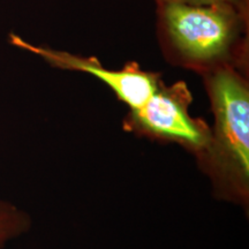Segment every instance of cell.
<instances>
[{"label":"cell","instance_id":"obj_1","mask_svg":"<svg viewBox=\"0 0 249 249\" xmlns=\"http://www.w3.org/2000/svg\"><path fill=\"white\" fill-rule=\"evenodd\" d=\"M156 27L170 62L200 74L222 66L245 71L248 12L230 5L157 4Z\"/></svg>","mask_w":249,"mask_h":249},{"label":"cell","instance_id":"obj_3","mask_svg":"<svg viewBox=\"0 0 249 249\" xmlns=\"http://www.w3.org/2000/svg\"><path fill=\"white\" fill-rule=\"evenodd\" d=\"M192 95L185 82L166 86L163 81L141 107L130 110L126 126L135 132L177 142L197 152L209 143L210 128L189 114Z\"/></svg>","mask_w":249,"mask_h":249},{"label":"cell","instance_id":"obj_5","mask_svg":"<svg viewBox=\"0 0 249 249\" xmlns=\"http://www.w3.org/2000/svg\"><path fill=\"white\" fill-rule=\"evenodd\" d=\"M30 218L15 205L0 201V248L6 242L28 231Z\"/></svg>","mask_w":249,"mask_h":249},{"label":"cell","instance_id":"obj_4","mask_svg":"<svg viewBox=\"0 0 249 249\" xmlns=\"http://www.w3.org/2000/svg\"><path fill=\"white\" fill-rule=\"evenodd\" d=\"M9 42L18 49L38 55L52 67L91 74L105 83L130 110L141 107L161 81L160 74L143 71L136 62H129L121 70H108L95 57H81L66 51L30 44L15 34L9 35Z\"/></svg>","mask_w":249,"mask_h":249},{"label":"cell","instance_id":"obj_2","mask_svg":"<svg viewBox=\"0 0 249 249\" xmlns=\"http://www.w3.org/2000/svg\"><path fill=\"white\" fill-rule=\"evenodd\" d=\"M213 113L202 152L217 185L244 201L249 182V87L244 71L222 66L202 74Z\"/></svg>","mask_w":249,"mask_h":249},{"label":"cell","instance_id":"obj_6","mask_svg":"<svg viewBox=\"0 0 249 249\" xmlns=\"http://www.w3.org/2000/svg\"><path fill=\"white\" fill-rule=\"evenodd\" d=\"M156 5L172 2L185 5H230L248 12V0H155Z\"/></svg>","mask_w":249,"mask_h":249}]
</instances>
